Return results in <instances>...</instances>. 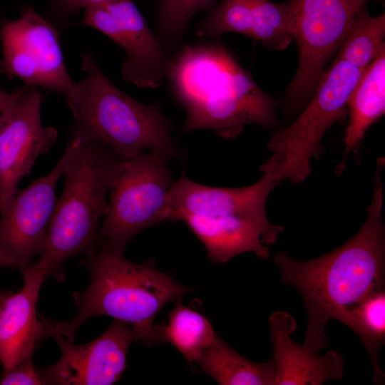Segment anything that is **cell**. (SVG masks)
<instances>
[{
    "label": "cell",
    "mask_w": 385,
    "mask_h": 385,
    "mask_svg": "<svg viewBox=\"0 0 385 385\" xmlns=\"http://www.w3.org/2000/svg\"><path fill=\"white\" fill-rule=\"evenodd\" d=\"M385 160L376 161L371 201L358 232L338 248L320 257L298 260L277 252L274 262L281 282L294 287L307 309L303 346L319 351L329 346L325 328L331 319L342 322L365 297L384 289L385 231L382 220Z\"/></svg>",
    "instance_id": "obj_1"
},
{
    "label": "cell",
    "mask_w": 385,
    "mask_h": 385,
    "mask_svg": "<svg viewBox=\"0 0 385 385\" xmlns=\"http://www.w3.org/2000/svg\"><path fill=\"white\" fill-rule=\"evenodd\" d=\"M167 72L187 110L183 132L210 129L235 138L246 125L273 128L277 124V102L220 42L185 45Z\"/></svg>",
    "instance_id": "obj_2"
},
{
    "label": "cell",
    "mask_w": 385,
    "mask_h": 385,
    "mask_svg": "<svg viewBox=\"0 0 385 385\" xmlns=\"http://www.w3.org/2000/svg\"><path fill=\"white\" fill-rule=\"evenodd\" d=\"M80 265L88 270L90 282L83 291L74 294L78 312L67 321L48 318L71 341L85 322L105 315L132 326L145 346L160 343L159 327L154 324L156 315L168 303L192 292L156 270L153 261L134 263L125 257L123 250L107 245H99Z\"/></svg>",
    "instance_id": "obj_3"
},
{
    "label": "cell",
    "mask_w": 385,
    "mask_h": 385,
    "mask_svg": "<svg viewBox=\"0 0 385 385\" xmlns=\"http://www.w3.org/2000/svg\"><path fill=\"white\" fill-rule=\"evenodd\" d=\"M81 56L86 76L65 96L74 118L71 133L100 143L124 159L145 150L178 157L173 125L158 103L133 99L110 81L90 51Z\"/></svg>",
    "instance_id": "obj_4"
},
{
    "label": "cell",
    "mask_w": 385,
    "mask_h": 385,
    "mask_svg": "<svg viewBox=\"0 0 385 385\" xmlns=\"http://www.w3.org/2000/svg\"><path fill=\"white\" fill-rule=\"evenodd\" d=\"M127 159L98 142H85L66 167L61 195L48 226L42 252L31 265L45 280L65 279L63 264L88 256L98 247L100 222L108 210V195Z\"/></svg>",
    "instance_id": "obj_5"
},
{
    "label": "cell",
    "mask_w": 385,
    "mask_h": 385,
    "mask_svg": "<svg viewBox=\"0 0 385 385\" xmlns=\"http://www.w3.org/2000/svg\"><path fill=\"white\" fill-rule=\"evenodd\" d=\"M362 71L335 58L300 115L289 126L276 130L267 142L272 154L261 165L260 172L271 173L278 184L304 181L312 170L311 160H318L323 153V135L348 113V101Z\"/></svg>",
    "instance_id": "obj_6"
},
{
    "label": "cell",
    "mask_w": 385,
    "mask_h": 385,
    "mask_svg": "<svg viewBox=\"0 0 385 385\" xmlns=\"http://www.w3.org/2000/svg\"><path fill=\"white\" fill-rule=\"evenodd\" d=\"M166 155L142 151L127 159L113 183L98 243L124 251L139 232L168 221L173 183Z\"/></svg>",
    "instance_id": "obj_7"
},
{
    "label": "cell",
    "mask_w": 385,
    "mask_h": 385,
    "mask_svg": "<svg viewBox=\"0 0 385 385\" xmlns=\"http://www.w3.org/2000/svg\"><path fill=\"white\" fill-rule=\"evenodd\" d=\"M370 1L291 0L299 63L287 91L290 106L299 108L312 98L351 21Z\"/></svg>",
    "instance_id": "obj_8"
},
{
    "label": "cell",
    "mask_w": 385,
    "mask_h": 385,
    "mask_svg": "<svg viewBox=\"0 0 385 385\" xmlns=\"http://www.w3.org/2000/svg\"><path fill=\"white\" fill-rule=\"evenodd\" d=\"M3 58L0 69L25 85L66 96L76 81L66 67L58 32L53 24L33 7L5 21L1 29Z\"/></svg>",
    "instance_id": "obj_9"
},
{
    "label": "cell",
    "mask_w": 385,
    "mask_h": 385,
    "mask_svg": "<svg viewBox=\"0 0 385 385\" xmlns=\"http://www.w3.org/2000/svg\"><path fill=\"white\" fill-rule=\"evenodd\" d=\"M86 140L71 133L63 153L46 175L19 190L8 210L0 215V249L15 260L24 275L44 247L56 203L58 180Z\"/></svg>",
    "instance_id": "obj_10"
},
{
    "label": "cell",
    "mask_w": 385,
    "mask_h": 385,
    "mask_svg": "<svg viewBox=\"0 0 385 385\" xmlns=\"http://www.w3.org/2000/svg\"><path fill=\"white\" fill-rule=\"evenodd\" d=\"M47 336L61 351L53 364L38 368L43 384L111 385L118 381L126 367V354L131 343L140 341L139 333L130 324L117 319L96 339L81 344L58 333L48 318L38 314Z\"/></svg>",
    "instance_id": "obj_11"
},
{
    "label": "cell",
    "mask_w": 385,
    "mask_h": 385,
    "mask_svg": "<svg viewBox=\"0 0 385 385\" xmlns=\"http://www.w3.org/2000/svg\"><path fill=\"white\" fill-rule=\"evenodd\" d=\"M78 24L110 37L124 51L121 75L139 88L160 86L168 70L165 52L133 0L106 2L85 9Z\"/></svg>",
    "instance_id": "obj_12"
},
{
    "label": "cell",
    "mask_w": 385,
    "mask_h": 385,
    "mask_svg": "<svg viewBox=\"0 0 385 385\" xmlns=\"http://www.w3.org/2000/svg\"><path fill=\"white\" fill-rule=\"evenodd\" d=\"M43 97L38 87L25 85L0 133V215L9 208L36 159L58 138L57 130L44 126L41 118Z\"/></svg>",
    "instance_id": "obj_13"
},
{
    "label": "cell",
    "mask_w": 385,
    "mask_h": 385,
    "mask_svg": "<svg viewBox=\"0 0 385 385\" xmlns=\"http://www.w3.org/2000/svg\"><path fill=\"white\" fill-rule=\"evenodd\" d=\"M255 183L239 188H217L197 183L183 171L173 182L167 198L168 221L180 212L205 216H237L267 231L280 234L284 227L272 224L266 201L278 183L269 172Z\"/></svg>",
    "instance_id": "obj_14"
},
{
    "label": "cell",
    "mask_w": 385,
    "mask_h": 385,
    "mask_svg": "<svg viewBox=\"0 0 385 385\" xmlns=\"http://www.w3.org/2000/svg\"><path fill=\"white\" fill-rule=\"evenodd\" d=\"M229 32L252 38L270 50H284L294 40L291 0H222L195 29L200 37L218 38Z\"/></svg>",
    "instance_id": "obj_15"
},
{
    "label": "cell",
    "mask_w": 385,
    "mask_h": 385,
    "mask_svg": "<svg viewBox=\"0 0 385 385\" xmlns=\"http://www.w3.org/2000/svg\"><path fill=\"white\" fill-rule=\"evenodd\" d=\"M275 366L274 385H321L343 377V356L329 349L324 356L312 351L290 337L297 329L294 318L283 311L268 319Z\"/></svg>",
    "instance_id": "obj_16"
},
{
    "label": "cell",
    "mask_w": 385,
    "mask_h": 385,
    "mask_svg": "<svg viewBox=\"0 0 385 385\" xmlns=\"http://www.w3.org/2000/svg\"><path fill=\"white\" fill-rule=\"evenodd\" d=\"M24 285L6 296L0 305V361L3 369L31 357L38 344L48 337L36 312L43 274L30 266Z\"/></svg>",
    "instance_id": "obj_17"
},
{
    "label": "cell",
    "mask_w": 385,
    "mask_h": 385,
    "mask_svg": "<svg viewBox=\"0 0 385 385\" xmlns=\"http://www.w3.org/2000/svg\"><path fill=\"white\" fill-rule=\"evenodd\" d=\"M178 221L183 222L202 242L210 260L220 264L247 252H252L261 259L267 258L269 246L279 235L237 216L180 212L175 217L174 222Z\"/></svg>",
    "instance_id": "obj_18"
},
{
    "label": "cell",
    "mask_w": 385,
    "mask_h": 385,
    "mask_svg": "<svg viewBox=\"0 0 385 385\" xmlns=\"http://www.w3.org/2000/svg\"><path fill=\"white\" fill-rule=\"evenodd\" d=\"M349 122L344 143L343 158L337 168L340 174L346 157L358 149L368 128L385 112V48L362 71L347 103Z\"/></svg>",
    "instance_id": "obj_19"
},
{
    "label": "cell",
    "mask_w": 385,
    "mask_h": 385,
    "mask_svg": "<svg viewBox=\"0 0 385 385\" xmlns=\"http://www.w3.org/2000/svg\"><path fill=\"white\" fill-rule=\"evenodd\" d=\"M195 363L222 385H274L275 366L272 357L265 363L250 361L217 334Z\"/></svg>",
    "instance_id": "obj_20"
},
{
    "label": "cell",
    "mask_w": 385,
    "mask_h": 385,
    "mask_svg": "<svg viewBox=\"0 0 385 385\" xmlns=\"http://www.w3.org/2000/svg\"><path fill=\"white\" fill-rule=\"evenodd\" d=\"M175 302L168 321L158 326L161 342H168L188 361L195 363L217 334L204 315L184 306L181 299Z\"/></svg>",
    "instance_id": "obj_21"
},
{
    "label": "cell",
    "mask_w": 385,
    "mask_h": 385,
    "mask_svg": "<svg viewBox=\"0 0 385 385\" xmlns=\"http://www.w3.org/2000/svg\"><path fill=\"white\" fill-rule=\"evenodd\" d=\"M342 323L363 343L370 358L374 384H384L385 375L379 362V353L385 343L384 289L365 297L349 311Z\"/></svg>",
    "instance_id": "obj_22"
},
{
    "label": "cell",
    "mask_w": 385,
    "mask_h": 385,
    "mask_svg": "<svg viewBox=\"0 0 385 385\" xmlns=\"http://www.w3.org/2000/svg\"><path fill=\"white\" fill-rule=\"evenodd\" d=\"M385 14L373 16L363 8L351 21L335 58L364 69L385 48Z\"/></svg>",
    "instance_id": "obj_23"
},
{
    "label": "cell",
    "mask_w": 385,
    "mask_h": 385,
    "mask_svg": "<svg viewBox=\"0 0 385 385\" xmlns=\"http://www.w3.org/2000/svg\"><path fill=\"white\" fill-rule=\"evenodd\" d=\"M216 0H159L158 26L165 38L174 39L185 31L198 12L210 11Z\"/></svg>",
    "instance_id": "obj_24"
},
{
    "label": "cell",
    "mask_w": 385,
    "mask_h": 385,
    "mask_svg": "<svg viewBox=\"0 0 385 385\" xmlns=\"http://www.w3.org/2000/svg\"><path fill=\"white\" fill-rule=\"evenodd\" d=\"M1 385H41L37 368L34 365L32 356L26 358L9 369H3Z\"/></svg>",
    "instance_id": "obj_25"
},
{
    "label": "cell",
    "mask_w": 385,
    "mask_h": 385,
    "mask_svg": "<svg viewBox=\"0 0 385 385\" xmlns=\"http://www.w3.org/2000/svg\"><path fill=\"white\" fill-rule=\"evenodd\" d=\"M123 0H50L52 11L54 15L59 18L68 16L81 8H87L90 6Z\"/></svg>",
    "instance_id": "obj_26"
},
{
    "label": "cell",
    "mask_w": 385,
    "mask_h": 385,
    "mask_svg": "<svg viewBox=\"0 0 385 385\" xmlns=\"http://www.w3.org/2000/svg\"><path fill=\"white\" fill-rule=\"evenodd\" d=\"M19 95V88L6 92L0 88V109L9 118Z\"/></svg>",
    "instance_id": "obj_27"
},
{
    "label": "cell",
    "mask_w": 385,
    "mask_h": 385,
    "mask_svg": "<svg viewBox=\"0 0 385 385\" xmlns=\"http://www.w3.org/2000/svg\"><path fill=\"white\" fill-rule=\"evenodd\" d=\"M0 267L19 270V265L0 249Z\"/></svg>",
    "instance_id": "obj_28"
},
{
    "label": "cell",
    "mask_w": 385,
    "mask_h": 385,
    "mask_svg": "<svg viewBox=\"0 0 385 385\" xmlns=\"http://www.w3.org/2000/svg\"><path fill=\"white\" fill-rule=\"evenodd\" d=\"M9 118L0 109V133L4 128Z\"/></svg>",
    "instance_id": "obj_29"
},
{
    "label": "cell",
    "mask_w": 385,
    "mask_h": 385,
    "mask_svg": "<svg viewBox=\"0 0 385 385\" xmlns=\"http://www.w3.org/2000/svg\"><path fill=\"white\" fill-rule=\"evenodd\" d=\"M11 290H4L0 289V305L7 294L11 292Z\"/></svg>",
    "instance_id": "obj_30"
}]
</instances>
